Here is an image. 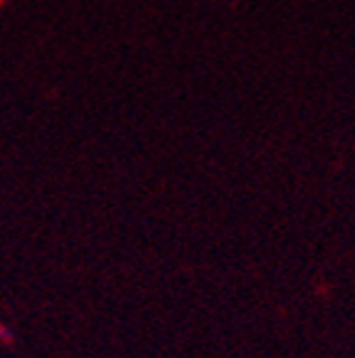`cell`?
I'll use <instances>...</instances> for the list:
<instances>
[{
    "mask_svg": "<svg viewBox=\"0 0 355 358\" xmlns=\"http://www.w3.org/2000/svg\"><path fill=\"white\" fill-rule=\"evenodd\" d=\"M8 338H10V331L0 326V341H8Z\"/></svg>",
    "mask_w": 355,
    "mask_h": 358,
    "instance_id": "6da1fadb",
    "label": "cell"
}]
</instances>
